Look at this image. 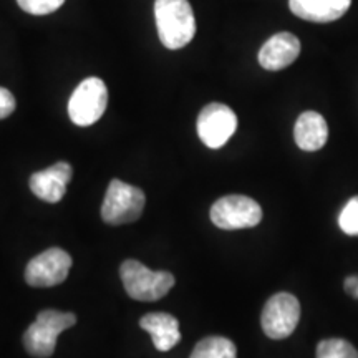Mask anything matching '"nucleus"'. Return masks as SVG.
Instances as JSON below:
<instances>
[{"instance_id": "f257e3e1", "label": "nucleus", "mask_w": 358, "mask_h": 358, "mask_svg": "<svg viewBox=\"0 0 358 358\" xmlns=\"http://www.w3.org/2000/svg\"><path fill=\"white\" fill-rule=\"evenodd\" d=\"M156 29L168 50L186 47L196 35V19L187 0H156Z\"/></svg>"}, {"instance_id": "f03ea898", "label": "nucleus", "mask_w": 358, "mask_h": 358, "mask_svg": "<svg viewBox=\"0 0 358 358\" xmlns=\"http://www.w3.org/2000/svg\"><path fill=\"white\" fill-rule=\"evenodd\" d=\"M123 287L129 297L141 302H155L163 299L174 285V275L166 271H151L141 262L124 261L120 267Z\"/></svg>"}, {"instance_id": "7ed1b4c3", "label": "nucleus", "mask_w": 358, "mask_h": 358, "mask_svg": "<svg viewBox=\"0 0 358 358\" xmlns=\"http://www.w3.org/2000/svg\"><path fill=\"white\" fill-rule=\"evenodd\" d=\"M77 324V315L70 312H58L53 308L42 310L24 334V347L35 358L53 355L57 338L64 330Z\"/></svg>"}, {"instance_id": "20e7f679", "label": "nucleus", "mask_w": 358, "mask_h": 358, "mask_svg": "<svg viewBox=\"0 0 358 358\" xmlns=\"http://www.w3.org/2000/svg\"><path fill=\"white\" fill-rule=\"evenodd\" d=\"M145 192L140 187L113 179L103 199L101 219L113 226L138 221L145 209Z\"/></svg>"}, {"instance_id": "39448f33", "label": "nucleus", "mask_w": 358, "mask_h": 358, "mask_svg": "<svg viewBox=\"0 0 358 358\" xmlns=\"http://www.w3.org/2000/svg\"><path fill=\"white\" fill-rule=\"evenodd\" d=\"M108 88L101 78L90 77L75 88L69 101L70 120L77 127H92L105 115Z\"/></svg>"}, {"instance_id": "423d86ee", "label": "nucleus", "mask_w": 358, "mask_h": 358, "mask_svg": "<svg viewBox=\"0 0 358 358\" xmlns=\"http://www.w3.org/2000/svg\"><path fill=\"white\" fill-rule=\"evenodd\" d=\"M211 221L224 231L248 229L262 221V209L248 196L231 194L217 199L211 208Z\"/></svg>"}, {"instance_id": "0eeeda50", "label": "nucleus", "mask_w": 358, "mask_h": 358, "mask_svg": "<svg viewBox=\"0 0 358 358\" xmlns=\"http://www.w3.org/2000/svg\"><path fill=\"white\" fill-rule=\"evenodd\" d=\"M301 320V303L297 297L287 292H279L268 299L264 306L261 324L264 334L272 340L287 338L297 329Z\"/></svg>"}, {"instance_id": "6e6552de", "label": "nucleus", "mask_w": 358, "mask_h": 358, "mask_svg": "<svg viewBox=\"0 0 358 358\" xmlns=\"http://www.w3.org/2000/svg\"><path fill=\"white\" fill-rule=\"evenodd\" d=\"M199 140L211 150H219L229 141L237 129V116L224 103H209L198 116L196 123Z\"/></svg>"}, {"instance_id": "1a4fd4ad", "label": "nucleus", "mask_w": 358, "mask_h": 358, "mask_svg": "<svg viewBox=\"0 0 358 358\" xmlns=\"http://www.w3.org/2000/svg\"><path fill=\"white\" fill-rule=\"evenodd\" d=\"M71 256L60 248L43 250L27 264L25 280L32 287H53L69 277Z\"/></svg>"}, {"instance_id": "9d476101", "label": "nucleus", "mask_w": 358, "mask_h": 358, "mask_svg": "<svg viewBox=\"0 0 358 358\" xmlns=\"http://www.w3.org/2000/svg\"><path fill=\"white\" fill-rule=\"evenodd\" d=\"M71 176H73V169L70 164L60 161L43 171L34 173L30 176V189L38 199L55 204L65 196Z\"/></svg>"}, {"instance_id": "9b49d317", "label": "nucleus", "mask_w": 358, "mask_h": 358, "mask_svg": "<svg viewBox=\"0 0 358 358\" xmlns=\"http://www.w3.org/2000/svg\"><path fill=\"white\" fill-rule=\"evenodd\" d=\"M301 55V40L290 32L272 35L259 52V64L268 71L284 70Z\"/></svg>"}, {"instance_id": "f8f14e48", "label": "nucleus", "mask_w": 358, "mask_h": 358, "mask_svg": "<svg viewBox=\"0 0 358 358\" xmlns=\"http://www.w3.org/2000/svg\"><path fill=\"white\" fill-rule=\"evenodd\" d=\"M352 0H289L294 15L315 24H329L347 13Z\"/></svg>"}, {"instance_id": "ddd939ff", "label": "nucleus", "mask_w": 358, "mask_h": 358, "mask_svg": "<svg viewBox=\"0 0 358 358\" xmlns=\"http://www.w3.org/2000/svg\"><path fill=\"white\" fill-rule=\"evenodd\" d=\"M140 327L151 335L155 347L159 352H168L176 345L181 340V332H179V324L176 317L171 313L155 312L146 313L140 320Z\"/></svg>"}, {"instance_id": "4468645a", "label": "nucleus", "mask_w": 358, "mask_h": 358, "mask_svg": "<svg viewBox=\"0 0 358 358\" xmlns=\"http://www.w3.org/2000/svg\"><path fill=\"white\" fill-rule=\"evenodd\" d=\"M297 146L303 151H319L329 140V127L324 116L317 111H303L294 128Z\"/></svg>"}, {"instance_id": "2eb2a0df", "label": "nucleus", "mask_w": 358, "mask_h": 358, "mask_svg": "<svg viewBox=\"0 0 358 358\" xmlns=\"http://www.w3.org/2000/svg\"><path fill=\"white\" fill-rule=\"evenodd\" d=\"M189 358H237V348L226 337H206L194 347Z\"/></svg>"}, {"instance_id": "dca6fc26", "label": "nucleus", "mask_w": 358, "mask_h": 358, "mask_svg": "<svg viewBox=\"0 0 358 358\" xmlns=\"http://www.w3.org/2000/svg\"><path fill=\"white\" fill-rule=\"evenodd\" d=\"M317 358H358V350L343 338H327L317 345Z\"/></svg>"}, {"instance_id": "f3484780", "label": "nucleus", "mask_w": 358, "mask_h": 358, "mask_svg": "<svg viewBox=\"0 0 358 358\" xmlns=\"http://www.w3.org/2000/svg\"><path fill=\"white\" fill-rule=\"evenodd\" d=\"M340 229L347 236H358V196L352 198L345 204L338 216Z\"/></svg>"}, {"instance_id": "a211bd4d", "label": "nucleus", "mask_w": 358, "mask_h": 358, "mask_svg": "<svg viewBox=\"0 0 358 358\" xmlns=\"http://www.w3.org/2000/svg\"><path fill=\"white\" fill-rule=\"evenodd\" d=\"M19 7L32 15H48L58 10L65 0H17Z\"/></svg>"}, {"instance_id": "6ab92c4d", "label": "nucleus", "mask_w": 358, "mask_h": 358, "mask_svg": "<svg viewBox=\"0 0 358 358\" xmlns=\"http://www.w3.org/2000/svg\"><path fill=\"white\" fill-rule=\"evenodd\" d=\"M15 98H13L12 92H8L7 88L0 87V120L10 116L15 111Z\"/></svg>"}, {"instance_id": "aec40b11", "label": "nucleus", "mask_w": 358, "mask_h": 358, "mask_svg": "<svg viewBox=\"0 0 358 358\" xmlns=\"http://www.w3.org/2000/svg\"><path fill=\"white\" fill-rule=\"evenodd\" d=\"M345 292L352 297L358 299V275H350L345 279Z\"/></svg>"}]
</instances>
